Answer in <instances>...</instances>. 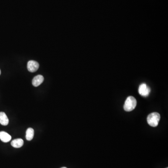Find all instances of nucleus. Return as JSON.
<instances>
[{
  "mask_svg": "<svg viewBox=\"0 0 168 168\" xmlns=\"http://www.w3.org/2000/svg\"><path fill=\"white\" fill-rule=\"evenodd\" d=\"M137 101L135 97L129 96L127 98L124 105V109L127 112L133 110L136 106Z\"/></svg>",
  "mask_w": 168,
  "mask_h": 168,
  "instance_id": "obj_1",
  "label": "nucleus"
},
{
  "mask_svg": "<svg viewBox=\"0 0 168 168\" xmlns=\"http://www.w3.org/2000/svg\"><path fill=\"white\" fill-rule=\"evenodd\" d=\"M160 120V115L157 112H152L149 114L147 117V122L150 126L156 127L157 126Z\"/></svg>",
  "mask_w": 168,
  "mask_h": 168,
  "instance_id": "obj_2",
  "label": "nucleus"
},
{
  "mask_svg": "<svg viewBox=\"0 0 168 168\" xmlns=\"http://www.w3.org/2000/svg\"><path fill=\"white\" fill-rule=\"evenodd\" d=\"M138 92L143 97H147L150 92V89L146 84H141L139 86Z\"/></svg>",
  "mask_w": 168,
  "mask_h": 168,
  "instance_id": "obj_3",
  "label": "nucleus"
},
{
  "mask_svg": "<svg viewBox=\"0 0 168 168\" xmlns=\"http://www.w3.org/2000/svg\"><path fill=\"white\" fill-rule=\"evenodd\" d=\"M39 63L34 60H30L27 63V68L28 71L31 72L37 71L39 68Z\"/></svg>",
  "mask_w": 168,
  "mask_h": 168,
  "instance_id": "obj_4",
  "label": "nucleus"
},
{
  "mask_svg": "<svg viewBox=\"0 0 168 168\" xmlns=\"http://www.w3.org/2000/svg\"><path fill=\"white\" fill-rule=\"evenodd\" d=\"M44 80V78L41 75H38L33 78L32 80V85L35 87L40 86Z\"/></svg>",
  "mask_w": 168,
  "mask_h": 168,
  "instance_id": "obj_5",
  "label": "nucleus"
},
{
  "mask_svg": "<svg viewBox=\"0 0 168 168\" xmlns=\"http://www.w3.org/2000/svg\"><path fill=\"white\" fill-rule=\"evenodd\" d=\"M9 123V120L7 115L4 112H0V124L3 126H7Z\"/></svg>",
  "mask_w": 168,
  "mask_h": 168,
  "instance_id": "obj_6",
  "label": "nucleus"
},
{
  "mask_svg": "<svg viewBox=\"0 0 168 168\" xmlns=\"http://www.w3.org/2000/svg\"><path fill=\"white\" fill-rule=\"evenodd\" d=\"M11 139V136L4 131L0 132V140L4 143H8Z\"/></svg>",
  "mask_w": 168,
  "mask_h": 168,
  "instance_id": "obj_7",
  "label": "nucleus"
},
{
  "mask_svg": "<svg viewBox=\"0 0 168 168\" xmlns=\"http://www.w3.org/2000/svg\"><path fill=\"white\" fill-rule=\"evenodd\" d=\"M24 142L23 140L21 138H18L17 139H14L11 142V144L13 147L15 148H19L22 147L24 145Z\"/></svg>",
  "mask_w": 168,
  "mask_h": 168,
  "instance_id": "obj_8",
  "label": "nucleus"
},
{
  "mask_svg": "<svg viewBox=\"0 0 168 168\" xmlns=\"http://www.w3.org/2000/svg\"><path fill=\"white\" fill-rule=\"evenodd\" d=\"M34 135V130L33 128H30L27 129L26 133V138L27 140L29 141L32 140L33 138Z\"/></svg>",
  "mask_w": 168,
  "mask_h": 168,
  "instance_id": "obj_9",
  "label": "nucleus"
},
{
  "mask_svg": "<svg viewBox=\"0 0 168 168\" xmlns=\"http://www.w3.org/2000/svg\"><path fill=\"white\" fill-rule=\"evenodd\" d=\"M1 74V70H0V75Z\"/></svg>",
  "mask_w": 168,
  "mask_h": 168,
  "instance_id": "obj_10",
  "label": "nucleus"
},
{
  "mask_svg": "<svg viewBox=\"0 0 168 168\" xmlns=\"http://www.w3.org/2000/svg\"><path fill=\"white\" fill-rule=\"evenodd\" d=\"M66 168V167H63V168Z\"/></svg>",
  "mask_w": 168,
  "mask_h": 168,
  "instance_id": "obj_11",
  "label": "nucleus"
},
{
  "mask_svg": "<svg viewBox=\"0 0 168 168\" xmlns=\"http://www.w3.org/2000/svg\"></svg>",
  "mask_w": 168,
  "mask_h": 168,
  "instance_id": "obj_12",
  "label": "nucleus"
}]
</instances>
